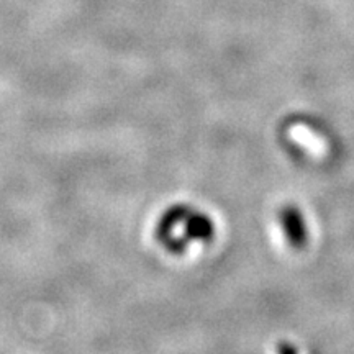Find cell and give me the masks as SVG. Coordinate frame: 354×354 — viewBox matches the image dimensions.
I'll list each match as a JSON object with an SVG mask.
<instances>
[{
    "label": "cell",
    "instance_id": "7a4b0ae2",
    "mask_svg": "<svg viewBox=\"0 0 354 354\" xmlns=\"http://www.w3.org/2000/svg\"><path fill=\"white\" fill-rule=\"evenodd\" d=\"M279 220H281V227L284 230L287 241L294 248L305 246L308 240V228L302 210L294 205H287L279 214Z\"/></svg>",
    "mask_w": 354,
    "mask_h": 354
},
{
    "label": "cell",
    "instance_id": "6da1fadb",
    "mask_svg": "<svg viewBox=\"0 0 354 354\" xmlns=\"http://www.w3.org/2000/svg\"><path fill=\"white\" fill-rule=\"evenodd\" d=\"M214 221L203 212L192 209H172L159 227V238L167 251L184 253L192 243H207L214 238Z\"/></svg>",
    "mask_w": 354,
    "mask_h": 354
}]
</instances>
